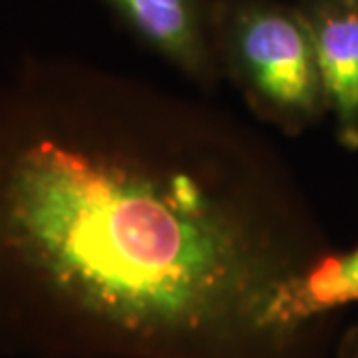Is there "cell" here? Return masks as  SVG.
Masks as SVG:
<instances>
[{"mask_svg": "<svg viewBox=\"0 0 358 358\" xmlns=\"http://www.w3.org/2000/svg\"><path fill=\"white\" fill-rule=\"evenodd\" d=\"M327 253L227 114L66 62L0 86L2 355L313 358Z\"/></svg>", "mask_w": 358, "mask_h": 358, "instance_id": "obj_1", "label": "cell"}, {"mask_svg": "<svg viewBox=\"0 0 358 358\" xmlns=\"http://www.w3.org/2000/svg\"><path fill=\"white\" fill-rule=\"evenodd\" d=\"M231 74L257 114L287 131L308 126L327 106L308 26L299 10L237 0L213 20Z\"/></svg>", "mask_w": 358, "mask_h": 358, "instance_id": "obj_2", "label": "cell"}, {"mask_svg": "<svg viewBox=\"0 0 358 358\" xmlns=\"http://www.w3.org/2000/svg\"><path fill=\"white\" fill-rule=\"evenodd\" d=\"M296 10L315 44L324 98L336 117L338 136L348 148H358V2L307 0Z\"/></svg>", "mask_w": 358, "mask_h": 358, "instance_id": "obj_3", "label": "cell"}, {"mask_svg": "<svg viewBox=\"0 0 358 358\" xmlns=\"http://www.w3.org/2000/svg\"><path fill=\"white\" fill-rule=\"evenodd\" d=\"M154 50L201 84L217 74L213 22L201 0H108Z\"/></svg>", "mask_w": 358, "mask_h": 358, "instance_id": "obj_4", "label": "cell"}, {"mask_svg": "<svg viewBox=\"0 0 358 358\" xmlns=\"http://www.w3.org/2000/svg\"><path fill=\"white\" fill-rule=\"evenodd\" d=\"M358 301V249L327 253L308 273L305 282L307 310L322 319L329 310Z\"/></svg>", "mask_w": 358, "mask_h": 358, "instance_id": "obj_5", "label": "cell"}, {"mask_svg": "<svg viewBox=\"0 0 358 358\" xmlns=\"http://www.w3.org/2000/svg\"><path fill=\"white\" fill-rule=\"evenodd\" d=\"M348 358H358V341L355 343V346L350 348V352H348Z\"/></svg>", "mask_w": 358, "mask_h": 358, "instance_id": "obj_6", "label": "cell"}, {"mask_svg": "<svg viewBox=\"0 0 358 358\" xmlns=\"http://www.w3.org/2000/svg\"><path fill=\"white\" fill-rule=\"evenodd\" d=\"M357 2H358V0H357Z\"/></svg>", "mask_w": 358, "mask_h": 358, "instance_id": "obj_7", "label": "cell"}]
</instances>
